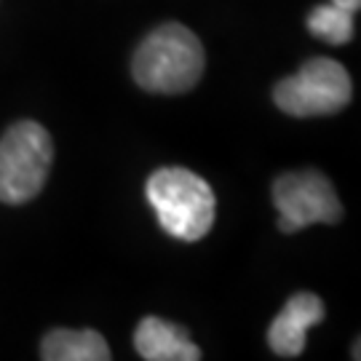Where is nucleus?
I'll use <instances>...</instances> for the list:
<instances>
[{
    "label": "nucleus",
    "mask_w": 361,
    "mask_h": 361,
    "mask_svg": "<svg viewBox=\"0 0 361 361\" xmlns=\"http://www.w3.org/2000/svg\"><path fill=\"white\" fill-rule=\"evenodd\" d=\"M207 54L193 30L169 22L153 30L134 54V80L150 94H185L204 75Z\"/></svg>",
    "instance_id": "1"
},
{
    "label": "nucleus",
    "mask_w": 361,
    "mask_h": 361,
    "mask_svg": "<svg viewBox=\"0 0 361 361\" xmlns=\"http://www.w3.org/2000/svg\"><path fill=\"white\" fill-rule=\"evenodd\" d=\"M145 190L169 235L180 241H198L212 231L217 204L207 180L198 174L180 166L158 169L150 174Z\"/></svg>",
    "instance_id": "2"
},
{
    "label": "nucleus",
    "mask_w": 361,
    "mask_h": 361,
    "mask_svg": "<svg viewBox=\"0 0 361 361\" xmlns=\"http://www.w3.org/2000/svg\"><path fill=\"white\" fill-rule=\"evenodd\" d=\"M51 134L35 121H19L0 140V201L27 204L43 190L51 171Z\"/></svg>",
    "instance_id": "3"
},
{
    "label": "nucleus",
    "mask_w": 361,
    "mask_h": 361,
    "mask_svg": "<svg viewBox=\"0 0 361 361\" xmlns=\"http://www.w3.org/2000/svg\"><path fill=\"white\" fill-rule=\"evenodd\" d=\"M353 97L348 70L326 56L308 59L292 78H284L276 89L273 99L279 110L295 118L332 116L348 107Z\"/></svg>",
    "instance_id": "4"
},
{
    "label": "nucleus",
    "mask_w": 361,
    "mask_h": 361,
    "mask_svg": "<svg viewBox=\"0 0 361 361\" xmlns=\"http://www.w3.org/2000/svg\"><path fill=\"white\" fill-rule=\"evenodd\" d=\"M273 204L279 209L281 233H297L316 222L335 225L343 219V204L332 182L313 169L281 174L273 185Z\"/></svg>",
    "instance_id": "5"
},
{
    "label": "nucleus",
    "mask_w": 361,
    "mask_h": 361,
    "mask_svg": "<svg viewBox=\"0 0 361 361\" xmlns=\"http://www.w3.org/2000/svg\"><path fill=\"white\" fill-rule=\"evenodd\" d=\"M324 319V302L310 292H300L284 305L268 329V343L276 356L295 359L305 350V335Z\"/></svg>",
    "instance_id": "6"
},
{
    "label": "nucleus",
    "mask_w": 361,
    "mask_h": 361,
    "mask_svg": "<svg viewBox=\"0 0 361 361\" xmlns=\"http://www.w3.org/2000/svg\"><path fill=\"white\" fill-rule=\"evenodd\" d=\"M134 348L145 361H198L201 348L195 345L188 329L158 316H147L134 332Z\"/></svg>",
    "instance_id": "7"
},
{
    "label": "nucleus",
    "mask_w": 361,
    "mask_h": 361,
    "mask_svg": "<svg viewBox=\"0 0 361 361\" xmlns=\"http://www.w3.org/2000/svg\"><path fill=\"white\" fill-rule=\"evenodd\" d=\"M40 359L46 361H107L110 345L94 329H51L43 337Z\"/></svg>",
    "instance_id": "8"
},
{
    "label": "nucleus",
    "mask_w": 361,
    "mask_h": 361,
    "mask_svg": "<svg viewBox=\"0 0 361 361\" xmlns=\"http://www.w3.org/2000/svg\"><path fill=\"white\" fill-rule=\"evenodd\" d=\"M310 35L326 40L332 46H343L353 40V13L337 8L335 3L326 6H316L308 16Z\"/></svg>",
    "instance_id": "9"
},
{
    "label": "nucleus",
    "mask_w": 361,
    "mask_h": 361,
    "mask_svg": "<svg viewBox=\"0 0 361 361\" xmlns=\"http://www.w3.org/2000/svg\"><path fill=\"white\" fill-rule=\"evenodd\" d=\"M329 3H335L337 8L350 11V13H356V11H359V6H361V0H329Z\"/></svg>",
    "instance_id": "10"
}]
</instances>
